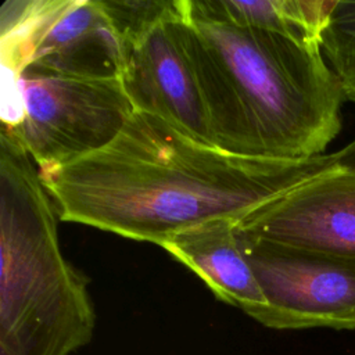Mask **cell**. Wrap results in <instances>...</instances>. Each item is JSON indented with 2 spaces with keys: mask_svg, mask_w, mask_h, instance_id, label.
<instances>
[{
  "mask_svg": "<svg viewBox=\"0 0 355 355\" xmlns=\"http://www.w3.org/2000/svg\"><path fill=\"white\" fill-rule=\"evenodd\" d=\"M336 0H190L194 12L244 28L320 43Z\"/></svg>",
  "mask_w": 355,
  "mask_h": 355,
  "instance_id": "obj_10",
  "label": "cell"
},
{
  "mask_svg": "<svg viewBox=\"0 0 355 355\" xmlns=\"http://www.w3.org/2000/svg\"><path fill=\"white\" fill-rule=\"evenodd\" d=\"M236 233L355 258V173L315 176L239 219Z\"/></svg>",
  "mask_w": 355,
  "mask_h": 355,
  "instance_id": "obj_8",
  "label": "cell"
},
{
  "mask_svg": "<svg viewBox=\"0 0 355 355\" xmlns=\"http://www.w3.org/2000/svg\"><path fill=\"white\" fill-rule=\"evenodd\" d=\"M334 168V153L305 159L233 154L135 110L108 146L39 175L61 220L161 247L190 226L239 220Z\"/></svg>",
  "mask_w": 355,
  "mask_h": 355,
  "instance_id": "obj_1",
  "label": "cell"
},
{
  "mask_svg": "<svg viewBox=\"0 0 355 355\" xmlns=\"http://www.w3.org/2000/svg\"><path fill=\"white\" fill-rule=\"evenodd\" d=\"M0 14L3 126L22 118V72L121 78L122 46L98 0H7Z\"/></svg>",
  "mask_w": 355,
  "mask_h": 355,
  "instance_id": "obj_4",
  "label": "cell"
},
{
  "mask_svg": "<svg viewBox=\"0 0 355 355\" xmlns=\"http://www.w3.org/2000/svg\"><path fill=\"white\" fill-rule=\"evenodd\" d=\"M57 216L33 159L0 130V355H72L93 338L89 280L62 255Z\"/></svg>",
  "mask_w": 355,
  "mask_h": 355,
  "instance_id": "obj_3",
  "label": "cell"
},
{
  "mask_svg": "<svg viewBox=\"0 0 355 355\" xmlns=\"http://www.w3.org/2000/svg\"><path fill=\"white\" fill-rule=\"evenodd\" d=\"M186 29L215 147L280 159L323 154L345 97L320 43L209 19L190 0Z\"/></svg>",
  "mask_w": 355,
  "mask_h": 355,
  "instance_id": "obj_2",
  "label": "cell"
},
{
  "mask_svg": "<svg viewBox=\"0 0 355 355\" xmlns=\"http://www.w3.org/2000/svg\"><path fill=\"white\" fill-rule=\"evenodd\" d=\"M187 0L182 14L158 24L123 51L121 80L135 110L158 116L214 146L197 69L187 44Z\"/></svg>",
  "mask_w": 355,
  "mask_h": 355,
  "instance_id": "obj_7",
  "label": "cell"
},
{
  "mask_svg": "<svg viewBox=\"0 0 355 355\" xmlns=\"http://www.w3.org/2000/svg\"><path fill=\"white\" fill-rule=\"evenodd\" d=\"M114 28L122 51L140 42L162 21L179 15L186 0H98Z\"/></svg>",
  "mask_w": 355,
  "mask_h": 355,
  "instance_id": "obj_11",
  "label": "cell"
},
{
  "mask_svg": "<svg viewBox=\"0 0 355 355\" xmlns=\"http://www.w3.org/2000/svg\"><path fill=\"white\" fill-rule=\"evenodd\" d=\"M320 47L341 83L344 97L355 103V1L336 0Z\"/></svg>",
  "mask_w": 355,
  "mask_h": 355,
  "instance_id": "obj_12",
  "label": "cell"
},
{
  "mask_svg": "<svg viewBox=\"0 0 355 355\" xmlns=\"http://www.w3.org/2000/svg\"><path fill=\"white\" fill-rule=\"evenodd\" d=\"M334 157L340 169L355 173V139L349 141L344 148L334 153Z\"/></svg>",
  "mask_w": 355,
  "mask_h": 355,
  "instance_id": "obj_13",
  "label": "cell"
},
{
  "mask_svg": "<svg viewBox=\"0 0 355 355\" xmlns=\"http://www.w3.org/2000/svg\"><path fill=\"white\" fill-rule=\"evenodd\" d=\"M236 236L266 301L258 323L355 329V258Z\"/></svg>",
  "mask_w": 355,
  "mask_h": 355,
  "instance_id": "obj_6",
  "label": "cell"
},
{
  "mask_svg": "<svg viewBox=\"0 0 355 355\" xmlns=\"http://www.w3.org/2000/svg\"><path fill=\"white\" fill-rule=\"evenodd\" d=\"M236 222L207 220L175 233L161 247L194 272L219 301L257 320L266 301L239 244Z\"/></svg>",
  "mask_w": 355,
  "mask_h": 355,
  "instance_id": "obj_9",
  "label": "cell"
},
{
  "mask_svg": "<svg viewBox=\"0 0 355 355\" xmlns=\"http://www.w3.org/2000/svg\"><path fill=\"white\" fill-rule=\"evenodd\" d=\"M22 118L3 132L37 169L57 168L108 146L135 111L121 78H75L22 72Z\"/></svg>",
  "mask_w": 355,
  "mask_h": 355,
  "instance_id": "obj_5",
  "label": "cell"
}]
</instances>
